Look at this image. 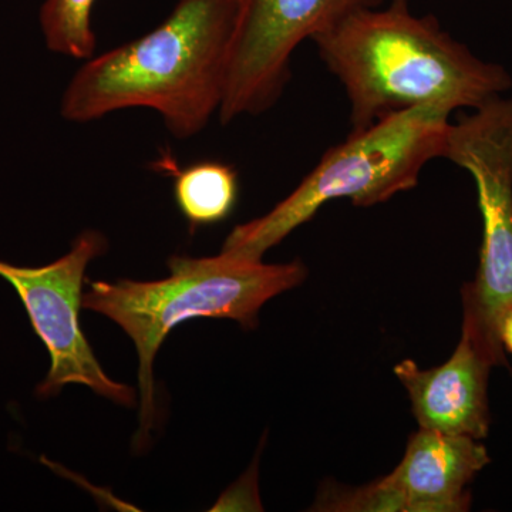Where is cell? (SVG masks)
I'll list each match as a JSON object with an SVG mask.
<instances>
[{
    "mask_svg": "<svg viewBox=\"0 0 512 512\" xmlns=\"http://www.w3.org/2000/svg\"><path fill=\"white\" fill-rule=\"evenodd\" d=\"M312 42L345 87L350 133L429 104L476 110L512 89L504 66L474 55L434 16H417L409 0L352 13Z\"/></svg>",
    "mask_w": 512,
    "mask_h": 512,
    "instance_id": "cell-1",
    "label": "cell"
},
{
    "mask_svg": "<svg viewBox=\"0 0 512 512\" xmlns=\"http://www.w3.org/2000/svg\"><path fill=\"white\" fill-rule=\"evenodd\" d=\"M242 0H178L147 35L92 57L62 99V116L90 123L114 111L151 109L175 138L208 126L224 100Z\"/></svg>",
    "mask_w": 512,
    "mask_h": 512,
    "instance_id": "cell-2",
    "label": "cell"
},
{
    "mask_svg": "<svg viewBox=\"0 0 512 512\" xmlns=\"http://www.w3.org/2000/svg\"><path fill=\"white\" fill-rule=\"evenodd\" d=\"M168 268L171 275L161 281L92 282L82 296L83 308L114 320L136 345L141 440L148 439L156 419L154 359L175 326L194 318H225L255 328L262 306L308 275L301 261L269 265L228 251L207 258L171 256Z\"/></svg>",
    "mask_w": 512,
    "mask_h": 512,
    "instance_id": "cell-3",
    "label": "cell"
},
{
    "mask_svg": "<svg viewBox=\"0 0 512 512\" xmlns=\"http://www.w3.org/2000/svg\"><path fill=\"white\" fill-rule=\"evenodd\" d=\"M451 114L437 104L413 107L350 133L268 214L232 229L222 251L262 259L326 202L366 208L412 190L427 163L443 156Z\"/></svg>",
    "mask_w": 512,
    "mask_h": 512,
    "instance_id": "cell-4",
    "label": "cell"
},
{
    "mask_svg": "<svg viewBox=\"0 0 512 512\" xmlns=\"http://www.w3.org/2000/svg\"><path fill=\"white\" fill-rule=\"evenodd\" d=\"M473 177L483 218L476 279L463 286V333L507 366L500 322L512 306V96H500L448 127L443 156Z\"/></svg>",
    "mask_w": 512,
    "mask_h": 512,
    "instance_id": "cell-5",
    "label": "cell"
},
{
    "mask_svg": "<svg viewBox=\"0 0 512 512\" xmlns=\"http://www.w3.org/2000/svg\"><path fill=\"white\" fill-rule=\"evenodd\" d=\"M386 0H242L222 100V124L271 110L291 79L293 53L305 40L352 13Z\"/></svg>",
    "mask_w": 512,
    "mask_h": 512,
    "instance_id": "cell-6",
    "label": "cell"
},
{
    "mask_svg": "<svg viewBox=\"0 0 512 512\" xmlns=\"http://www.w3.org/2000/svg\"><path fill=\"white\" fill-rule=\"evenodd\" d=\"M106 249L103 234L84 231L69 254L52 264L28 268L0 261V276L18 292L52 359L46 379L37 387L42 397L55 396L66 384L74 383L90 387L121 406L131 407L136 402L131 387L114 382L104 373L80 326L84 272Z\"/></svg>",
    "mask_w": 512,
    "mask_h": 512,
    "instance_id": "cell-7",
    "label": "cell"
},
{
    "mask_svg": "<svg viewBox=\"0 0 512 512\" xmlns=\"http://www.w3.org/2000/svg\"><path fill=\"white\" fill-rule=\"evenodd\" d=\"M491 463L481 440L420 429L409 440L402 463L390 476L350 495L329 510L464 512L470 484Z\"/></svg>",
    "mask_w": 512,
    "mask_h": 512,
    "instance_id": "cell-8",
    "label": "cell"
},
{
    "mask_svg": "<svg viewBox=\"0 0 512 512\" xmlns=\"http://www.w3.org/2000/svg\"><path fill=\"white\" fill-rule=\"evenodd\" d=\"M494 363L461 333L453 355L444 365L421 370L406 359L394 373L409 392L420 429L483 440L490 430L488 380Z\"/></svg>",
    "mask_w": 512,
    "mask_h": 512,
    "instance_id": "cell-9",
    "label": "cell"
},
{
    "mask_svg": "<svg viewBox=\"0 0 512 512\" xmlns=\"http://www.w3.org/2000/svg\"><path fill=\"white\" fill-rule=\"evenodd\" d=\"M238 190L237 171L220 161H200L175 175V202L191 228L227 220Z\"/></svg>",
    "mask_w": 512,
    "mask_h": 512,
    "instance_id": "cell-10",
    "label": "cell"
},
{
    "mask_svg": "<svg viewBox=\"0 0 512 512\" xmlns=\"http://www.w3.org/2000/svg\"><path fill=\"white\" fill-rule=\"evenodd\" d=\"M97 0H45L40 26L47 49L76 60L92 59L97 39L92 25Z\"/></svg>",
    "mask_w": 512,
    "mask_h": 512,
    "instance_id": "cell-11",
    "label": "cell"
},
{
    "mask_svg": "<svg viewBox=\"0 0 512 512\" xmlns=\"http://www.w3.org/2000/svg\"><path fill=\"white\" fill-rule=\"evenodd\" d=\"M500 339L505 352H510L512 355V306L507 309V312L501 318Z\"/></svg>",
    "mask_w": 512,
    "mask_h": 512,
    "instance_id": "cell-12",
    "label": "cell"
}]
</instances>
